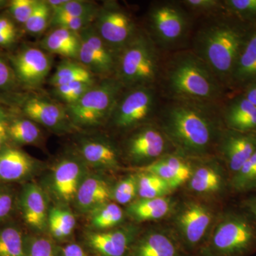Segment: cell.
I'll return each instance as SVG.
<instances>
[{"mask_svg": "<svg viewBox=\"0 0 256 256\" xmlns=\"http://www.w3.org/2000/svg\"><path fill=\"white\" fill-rule=\"evenodd\" d=\"M164 100L156 114L158 126L176 154L194 159L208 156L226 129L222 104Z\"/></svg>", "mask_w": 256, "mask_h": 256, "instance_id": "obj_1", "label": "cell"}, {"mask_svg": "<svg viewBox=\"0 0 256 256\" xmlns=\"http://www.w3.org/2000/svg\"><path fill=\"white\" fill-rule=\"evenodd\" d=\"M190 48L228 88L232 74L252 26L225 11L202 18Z\"/></svg>", "mask_w": 256, "mask_h": 256, "instance_id": "obj_2", "label": "cell"}, {"mask_svg": "<svg viewBox=\"0 0 256 256\" xmlns=\"http://www.w3.org/2000/svg\"><path fill=\"white\" fill-rule=\"evenodd\" d=\"M158 87L164 99L214 104H222L227 90L190 48L175 50L163 60Z\"/></svg>", "mask_w": 256, "mask_h": 256, "instance_id": "obj_3", "label": "cell"}, {"mask_svg": "<svg viewBox=\"0 0 256 256\" xmlns=\"http://www.w3.org/2000/svg\"><path fill=\"white\" fill-rule=\"evenodd\" d=\"M162 60L161 50L149 35L139 31L118 54L114 77L124 88L158 86Z\"/></svg>", "mask_w": 256, "mask_h": 256, "instance_id": "obj_4", "label": "cell"}, {"mask_svg": "<svg viewBox=\"0 0 256 256\" xmlns=\"http://www.w3.org/2000/svg\"><path fill=\"white\" fill-rule=\"evenodd\" d=\"M213 226L197 256H249L256 252V226L244 210L226 212Z\"/></svg>", "mask_w": 256, "mask_h": 256, "instance_id": "obj_5", "label": "cell"}, {"mask_svg": "<svg viewBox=\"0 0 256 256\" xmlns=\"http://www.w3.org/2000/svg\"><path fill=\"white\" fill-rule=\"evenodd\" d=\"M192 18L180 1L159 2L150 10L148 34L161 52H175L191 35Z\"/></svg>", "mask_w": 256, "mask_h": 256, "instance_id": "obj_6", "label": "cell"}, {"mask_svg": "<svg viewBox=\"0 0 256 256\" xmlns=\"http://www.w3.org/2000/svg\"><path fill=\"white\" fill-rule=\"evenodd\" d=\"M124 88L116 77L104 78L75 104L67 106L70 122L80 126H97L110 118Z\"/></svg>", "mask_w": 256, "mask_h": 256, "instance_id": "obj_7", "label": "cell"}, {"mask_svg": "<svg viewBox=\"0 0 256 256\" xmlns=\"http://www.w3.org/2000/svg\"><path fill=\"white\" fill-rule=\"evenodd\" d=\"M162 98L156 86L124 88L109 120L114 127L124 130L141 127L156 117Z\"/></svg>", "mask_w": 256, "mask_h": 256, "instance_id": "obj_8", "label": "cell"}, {"mask_svg": "<svg viewBox=\"0 0 256 256\" xmlns=\"http://www.w3.org/2000/svg\"><path fill=\"white\" fill-rule=\"evenodd\" d=\"M213 222V212L205 204L191 201L183 205L176 214L175 225L176 237L185 252L197 254L206 242Z\"/></svg>", "mask_w": 256, "mask_h": 256, "instance_id": "obj_9", "label": "cell"}, {"mask_svg": "<svg viewBox=\"0 0 256 256\" xmlns=\"http://www.w3.org/2000/svg\"><path fill=\"white\" fill-rule=\"evenodd\" d=\"M95 20L96 32L117 55L139 32L130 15L116 2L98 9Z\"/></svg>", "mask_w": 256, "mask_h": 256, "instance_id": "obj_10", "label": "cell"}, {"mask_svg": "<svg viewBox=\"0 0 256 256\" xmlns=\"http://www.w3.org/2000/svg\"><path fill=\"white\" fill-rule=\"evenodd\" d=\"M126 143V156L134 164H152L169 154V140L158 124H146L138 128Z\"/></svg>", "mask_w": 256, "mask_h": 256, "instance_id": "obj_11", "label": "cell"}, {"mask_svg": "<svg viewBox=\"0 0 256 256\" xmlns=\"http://www.w3.org/2000/svg\"><path fill=\"white\" fill-rule=\"evenodd\" d=\"M82 46L78 57L82 64L95 76L104 78L114 76L117 54L110 50L92 25L79 32Z\"/></svg>", "mask_w": 256, "mask_h": 256, "instance_id": "obj_12", "label": "cell"}, {"mask_svg": "<svg viewBox=\"0 0 256 256\" xmlns=\"http://www.w3.org/2000/svg\"><path fill=\"white\" fill-rule=\"evenodd\" d=\"M218 148L230 178L256 151V133L240 132L226 128Z\"/></svg>", "mask_w": 256, "mask_h": 256, "instance_id": "obj_13", "label": "cell"}, {"mask_svg": "<svg viewBox=\"0 0 256 256\" xmlns=\"http://www.w3.org/2000/svg\"><path fill=\"white\" fill-rule=\"evenodd\" d=\"M15 76L30 87L40 86L50 74L52 60L43 50L35 47L24 48L13 57Z\"/></svg>", "mask_w": 256, "mask_h": 256, "instance_id": "obj_14", "label": "cell"}, {"mask_svg": "<svg viewBox=\"0 0 256 256\" xmlns=\"http://www.w3.org/2000/svg\"><path fill=\"white\" fill-rule=\"evenodd\" d=\"M129 256H188V254L176 235L154 229L134 240Z\"/></svg>", "mask_w": 256, "mask_h": 256, "instance_id": "obj_15", "label": "cell"}, {"mask_svg": "<svg viewBox=\"0 0 256 256\" xmlns=\"http://www.w3.org/2000/svg\"><path fill=\"white\" fill-rule=\"evenodd\" d=\"M134 238L136 233L133 229L120 228L89 234L87 242L100 256H129Z\"/></svg>", "mask_w": 256, "mask_h": 256, "instance_id": "obj_16", "label": "cell"}, {"mask_svg": "<svg viewBox=\"0 0 256 256\" xmlns=\"http://www.w3.org/2000/svg\"><path fill=\"white\" fill-rule=\"evenodd\" d=\"M23 111L34 122L55 131L66 130L69 122H72L65 108L42 98L28 99L24 105Z\"/></svg>", "mask_w": 256, "mask_h": 256, "instance_id": "obj_17", "label": "cell"}, {"mask_svg": "<svg viewBox=\"0 0 256 256\" xmlns=\"http://www.w3.org/2000/svg\"><path fill=\"white\" fill-rule=\"evenodd\" d=\"M84 162L76 158H66L55 166L53 185L56 193L62 200H75L79 186L86 178Z\"/></svg>", "mask_w": 256, "mask_h": 256, "instance_id": "obj_18", "label": "cell"}, {"mask_svg": "<svg viewBox=\"0 0 256 256\" xmlns=\"http://www.w3.org/2000/svg\"><path fill=\"white\" fill-rule=\"evenodd\" d=\"M193 170L184 156L178 154H168L144 166L142 170L163 178L173 190L190 181Z\"/></svg>", "mask_w": 256, "mask_h": 256, "instance_id": "obj_19", "label": "cell"}, {"mask_svg": "<svg viewBox=\"0 0 256 256\" xmlns=\"http://www.w3.org/2000/svg\"><path fill=\"white\" fill-rule=\"evenodd\" d=\"M226 128L240 132L256 133V107L240 95L222 106Z\"/></svg>", "mask_w": 256, "mask_h": 256, "instance_id": "obj_20", "label": "cell"}, {"mask_svg": "<svg viewBox=\"0 0 256 256\" xmlns=\"http://www.w3.org/2000/svg\"><path fill=\"white\" fill-rule=\"evenodd\" d=\"M256 82V26L242 47L228 84L230 89H245Z\"/></svg>", "mask_w": 256, "mask_h": 256, "instance_id": "obj_21", "label": "cell"}, {"mask_svg": "<svg viewBox=\"0 0 256 256\" xmlns=\"http://www.w3.org/2000/svg\"><path fill=\"white\" fill-rule=\"evenodd\" d=\"M20 205L26 223L36 230H43L48 224V210L43 190L34 183L25 185Z\"/></svg>", "mask_w": 256, "mask_h": 256, "instance_id": "obj_22", "label": "cell"}, {"mask_svg": "<svg viewBox=\"0 0 256 256\" xmlns=\"http://www.w3.org/2000/svg\"><path fill=\"white\" fill-rule=\"evenodd\" d=\"M36 164L35 160L28 153L4 146L0 150V181L16 182L28 178Z\"/></svg>", "mask_w": 256, "mask_h": 256, "instance_id": "obj_23", "label": "cell"}, {"mask_svg": "<svg viewBox=\"0 0 256 256\" xmlns=\"http://www.w3.org/2000/svg\"><path fill=\"white\" fill-rule=\"evenodd\" d=\"M107 182L97 175L86 176L79 186L75 200L79 210L94 212L106 204L112 195Z\"/></svg>", "mask_w": 256, "mask_h": 256, "instance_id": "obj_24", "label": "cell"}, {"mask_svg": "<svg viewBox=\"0 0 256 256\" xmlns=\"http://www.w3.org/2000/svg\"><path fill=\"white\" fill-rule=\"evenodd\" d=\"M82 159L92 166L114 169L119 164V153L110 142L102 138L84 139L80 144Z\"/></svg>", "mask_w": 256, "mask_h": 256, "instance_id": "obj_25", "label": "cell"}, {"mask_svg": "<svg viewBox=\"0 0 256 256\" xmlns=\"http://www.w3.org/2000/svg\"><path fill=\"white\" fill-rule=\"evenodd\" d=\"M188 182L192 191L201 195L220 194L225 188L223 170L220 165L210 162L193 170Z\"/></svg>", "mask_w": 256, "mask_h": 256, "instance_id": "obj_26", "label": "cell"}, {"mask_svg": "<svg viewBox=\"0 0 256 256\" xmlns=\"http://www.w3.org/2000/svg\"><path fill=\"white\" fill-rule=\"evenodd\" d=\"M43 50L68 60H78L82 46L80 34L67 28H56L42 40Z\"/></svg>", "mask_w": 256, "mask_h": 256, "instance_id": "obj_27", "label": "cell"}, {"mask_svg": "<svg viewBox=\"0 0 256 256\" xmlns=\"http://www.w3.org/2000/svg\"><path fill=\"white\" fill-rule=\"evenodd\" d=\"M172 208V202L166 196L140 198L130 204L128 214L138 222H150L164 218Z\"/></svg>", "mask_w": 256, "mask_h": 256, "instance_id": "obj_28", "label": "cell"}, {"mask_svg": "<svg viewBox=\"0 0 256 256\" xmlns=\"http://www.w3.org/2000/svg\"><path fill=\"white\" fill-rule=\"evenodd\" d=\"M78 82H95L94 75L82 64L70 60L62 62L50 78L54 88Z\"/></svg>", "mask_w": 256, "mask_h": 256, "instance_id": "obj_29", "label": "cell"}, {"mask_svg": "<svg viewBox=\"0 0 256 256\" xmlns=\"http://www.w3.org/2000/svg\"><path fill=\"white\" fill-rule=\"evenodd\" d=\"M138 196L140 198H154L166 196L172 188L169 184L158 175L142 171L138 175Z\"/></svg>", "mask_w": 256, "mask_h": 256, "instance_id": "obj_30", "label": "cell"}, {"mask_svg": "<svg viewBox=\"0 0 256 256\" xmlns=\"http://www.w3.org/2000/svg\"><path fill=\"white\" fill-rule=\"evenodd\" d=\"M48 225L52 236L62 240L69 236L75 228V216L68 210L54 208L48 212Z\"/></svg>", "mask_w": 256, "mask_h": 256, "instance_id": "obj_31", "label": "cell"}, {"mask_svg": "<svg viewBox=\"0 0 256 256\" xmlns=\"http://www.w3.org/2000/svg\"><path fill=\"white\" fill-rule=\"evenodd\" d=\"M230 188L237 193L254 191L256 186V151L240 169L230 176Z\"/></svg>", "mask_w": 256, "mask_h": 256, "instance_id": "obj_32", "label": "cell"}, {"mask_svg": "<svg viewBox=\"0 0 256 256\" xmlns=\"http://www.w3.org/2000/svg\"><path fill=\"white\" fill-rule=\"evenodd\" d=\"M0 256H28L24 237L16 227L0 228Z\"/></svg>", "mask_w": 256, "mask_h": 256, "instance_id": "obj_33", "label": "cell"}, {"mask_svg": "<svg viewBox=\"0 0 256 256\" xmlns=\"http://www.w3.org/2000/svg\"><path fill=\"white\" fill-rule=\"evenodd\" d=\"M8 134L18 144H34L40 140L41 131L32 120L18 119L8 124Z\"/></svg>", "mask_w": 256, "mask_h": 256, "instance_id": "obj_34", "label": "cell"}, {"mask_svg": "<svg viewBox=\"0 0 256 256\" xmlns=\"http://www.w3.org/2000/svg\"><path fill=\"white\" fill-rule=\"evenodd\" d=\"M226 12L239 21L256 26V0H224Z\"/></svg>", "mask_w": 256, "mask_h": 256, "instance_id": "obj_35", "label": "cell"}, {"mask_svg": "<svg viewBox=\"0 0 256 256\" xmlns=\"http://www.w3.org/2000/svg\"><path fill=\"white\" fill-rule=\"evenodd\" d=\"M124 216V212L118 205L107 203L92 212V222L96 228H110L121 223Z\"/></svg>", "mask_w": 256, "mask_h": 256, "instance_id": "obj_36", "label": "cell"}, {"mask_svg": "<svg viewBox=\"0 0 256 256\" xmlns=\"http://www.w3.org/2000/svg\"><path fill=\"white\" fill-rule=\"evenodd\" d=\"M98 9L90 2L80 0H66L60 8L52 11V14L72 18H96Z\"/></svg>", "mask_w": 256, "mask_h": 256, "instance_id": "obj_37", "label": "cell"}, {"mask_svg": "<svg viewBox=\"0 0 256 256\" xmlns=\"http://www.w3.org/2000/svg\"><path fill=\"white\" fill-rule=\"evenodd\" d=\"M52 10L46 1L38 0L34 11L24 24L25 28L32 34H40L50 24Z\"/></svg>", "mask_w": 256, "mask_h": 256, "instance_id": "obj_38", "label": "cell"}, {"mask_svg": "<svg viewBox=\"0 0 256 256\" xmlns=\"http://www.w3.org/2000/svg\"><path fill=\"white\" fill-rule=\"evenodd\" d=\"M95 82H78L54 88V92L66 106L75 104L85 95Z\"/></svg>", "mask_w": 256, "mask_h": 256, "instance_id": "obj_39", "label": "cell"}, {"mask_svg": "<svg viewBox=\"0 0 256 256\" xmlns=\"http://www.w3.org/2000/svg\"><path fill=\"white\" fill-rule=\"evenodd\" d=\"M180 2L192 16L198 15L202 18L224 11L223 1L220 0H184Z\"/></svg>", "mask_w": 256, "mask_h": 256, "instance_id": "obj_40", "label": "cell"}, {"mask_svg": "<svg viewBox=\"0 0 256 256\" xmlns=\"http://www.w3.org/2000/svg\"><path fill=\"white\" fill-rule=\"evenodd\" d=\"M138 194V178L130 175L120 182L114 186L111 195L120 204H128L134 201Z\"/></svg>", "mask_w": 256, "mask_h": 256, "instance_id": "obj_41", "label": "cell"}, {"mask_svg": "<svg viewBox=\"0 0 256 256\" xmlns=\"http://www.w3.org/2000/svg\"><path fill=\"white\" fill-rule=\"evenodd\" d=\"M24 246L28 256H60L53 242L43 237H24Z\"/></svg>", "mask_w": 256, "mask_h": 256, "instance_id": "obj_42", "label": "cell"}, {"mask_svg": "<svg viewBox=\"0 0 256 256\" xmlns=\"http://www.w3.org/2000/svg\"><path fill=\"white\" fill-rule=\"evenodd\" d=\"M96 18L85 16V18H72V16H60L52 14L50 24L56 28H67L79 33L82 30L90 26Z\"/></svg>", "mask_w": 256, "mask_h": 256, "instance_id": "obj_43", "label": "cell"}, {"mask_svg": "<svg viewBox=\"0 0 256 256\" xmlns=\"http://www.w3.org/2000/svg\"><path fill=\"white\" fill-rule=\"evenodd\" d=\"M38 2V0H13L10 3V13L18 22L24 24Z\"/></svg>", "mask_w": 256, "mask_h": 256, "instance_id": "obj_44", "label": "cell"}, {"mask_svg": "<svg viewBox=\"0 0 256 256\" xmlns=\"http://www.w3.org/2000/svg\"><path fill=\"white\" fill-rule=\"evenodd\" d=\"M18 37V30L14 23L6 16H0V46H10Z\"/></svg>", "mask_w": 256, "mask_h": 256, "instance_id": "obj_45", "label": "cell"}, {"mask_svg": "<svg viewBox=\"0 0 256 256\" xmlns=\"http://www.w3.org/2000/svg\"><path fill=\"white\" fill-rule=\"evenodd\" d=\"M14 75V70L0 57V88H5L12 85Z\"/></svg>", "mask_w": 256, "mask_h": 256, "instance_id": "obj_46", "label": "cell"}, {"mask_svg": "<svg viewBox=\"0 0 256 256\" xmlns=\"http://www.w3.org/2000/svg\"><path fill=\"white\" fill-rule=\"evenodd\" d=\"M13 198L11 194L0 190V220L6 216L12 208Z\"/></svg>", "mask_w": 256, "mask_h": 256, "instance_id": "obj_47", "label": "cell"}, {"mask_svg": "<svg viewBox=\"0 0 256 256\" xmlns=\"http://www.w3.org/2000/svg\"><path fill=\"white\" fill-rule=\"evenodd\" d=\"M242 210L250 216L256 226V195L248 197L242 202Z\"/></svg>", "mask_w": 256, "mask_h": 256, "instance_id": "obj_48", "label": "cell"}, {"mask_svg": "<svg viewBox=\"0 0 256 256\" xmlns=\"http://www.w3.org/2000/svg\"><path fill=\"white\" fill-rule=\"evenodd\" d=\"M63 256H87L82 248L77 244H70L64 247Z\"/></svg>", "mask_w": 256, "mask_h": 256, "instance_id": "obj_49", "label": "cell"}, {"mask_svg": "<svg viewBox=\"0 0 256 256\" xmlns=\"http://www.w3.org/2000/svg\"><path fill=\"white\" fill-rule=\"evenodd\" d=\"M244 90V92L242 95L256 107V82L248 86Z\"/></svg>", "mask_w": 256, "mask_h": 256, "instance_id": "obj_50", "label": "cell"}, {"mask_svg": "<svg viewBox=\"0 0 256 256\" xmlns=\"http://www.w3.org/2000/svg\"><path fill=\"white\" fill-rule=\"evenodd\" d=\"M8 138V122H6V120H3L0 121V150L4 148Z\"/></svg>", "mask_w": 256, "mask_h": 256, "instance_id": "obj_51", "label": "cell"}, {"mask_svg": "<svg viewBox=\"0 0 256 256\" xmlns=\"http://www.w3.org/2000/svg\"><path fill=\"white\" fill-rule=\"evenodd\" d=\"M6 112H5L4 109L0 106V121L3 120H6Z\"/></svg>", "mask_w": 256, "mask_h": 256, "instance_id": "obj_52", "label": "cell"}, {"mask_svg": "<svg viewBox=\"0 0 256 256\" xmlns=\"http://www.w3.org/2000/svg\"><path fill=\"white\" fill-rule=\"evenodd\" d=\"M8 1H4V0H0V9H1V8H4L5 5L8 4Z\"/></svg>", "mask_w": 256, "mask_h": 256, "instance_id": "obj_53", "label": "cell"}, {"mask_svg": "<svg viewBox=\"0 0 256 256\" xmlns=\"http://www.w3.org/2000/svg\"><path fill=\"white\" fill-rule=\"evenodd\" d=\"M254 191H255V192H256V188H254Z\"/></svg>", "mask_w": 256, "mask_h": 256, "instance_id": "obj_54", "label": "cell"}]
</instances>
